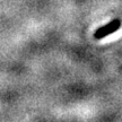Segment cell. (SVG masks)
<instances>
[{"mask_svg":"<svg viewBox=\"0 0 122 122\" xmlns=\"http://www.w3.org/2000/svg\"><path fill=\"white\" fill-rule=\"evenodd\" d=\"M121 26V20L120 19H114L112 22H110L109 24H106L104 26H102L101 28H97L94 33V39L95 40H101L106 37L107 35L114 33L117 30H119Z\"/></svg>","mask_w":122,"mask_h":122,"instance_id":"obj_1","label":"cell"}]
</instances>
